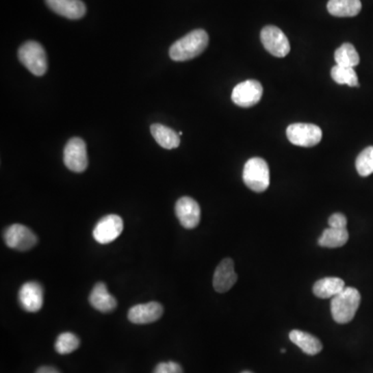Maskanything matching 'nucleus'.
<instances>
[{"mask_svg": "<svg viewBox=\"0 0 373 373\" xmlns=\"http://www.w3.org/2000/svg\"><path fill=\"white\" fill-rule=\"evenodd\" d=\"M209 45V34L203 29L193 30L177 40L170 49L169 55L175 62H187L201 55Z\"/></svg>", "mask_w": 373, "mask_h": 373, "instance_id": "nucleus-1", "label": "nucleus"}, {"mask_svg": "<svg viewBox=\"0 0 373 373\" xmlns=\"http://www.w3.org/2000/svg\"><path fill=\"white\" fill-rule=\"evenodd\" d=\"M361 303V294L354 287H346L332 298L331 312L337 324H348L354 320Z\"/></svg>", "mask_w": 373, "mask_h": 373, "instance_id": "nucleus-2", "label": "nucleus"}, {"mask_svg": "<svg viewBox=\"0 0 373 373\" xmlns=\"http://www.w3.org/2000/svg\"><path fill=\"white\" fill-rule=\"evenodd\" d=\"M243 179L245 185L254 192H265L270 185L269 165L263 159L251 158L244 166Z\"/></svg>", "mask_w": 373, "mask_h": 373, "instance_id": "nucleus-3", "label": "nucleus"}, {"mask_svg": "<svg viewBox=\"0 0 373 373\" xmlns=\"http://www.w3.org/2000/svg\"><path fill=\"white\" fill-rule=\"evenodd\" d=\"M21 64L36 76H43L48 70L47 55L43 46L38 42L28 41L18 51Z\"/></svg>", "mask_w": 373, "mask_h": 373, "instance_id": "nucleus-4", "label": "nucleus"}, {"mask_svg": "<svg viewBox=\"0 0 373 373\" xmlns=\"http://www.w3.org/2000/svg\"><path fill=\"white\" fill-rule=\"evenodd\" d=\"M288 140L298 146L312 147L318 145L322 138V129L313 124L296 123L286 130Z\"/></svg>", "mask_w": 373, "mask_h": 373, "instance_id": "nucleus-5", "label": "nucleus"}, {"mask_svg": "<svg viewBox=\"0 0 373 373\" xmlns=\"http://www.w3.org/2000/svg\"><path fill=\"white\" fill-rule=\"evenodd\" d=\"M64 162L74 172H83L88 168V152L83 139L74 137L68 141L64 147Z\"/></svg>", "mask_w": 373, "mask_h": 373, "instance_id": "nucleus-6", "label": "nucleus"}, {"mask_svg": "<svg viewBox=\"0 0 373 373\" xmlns=\"http://www.w3.org/2000/svg\"><path fill=\"white\" fill-rule=\"evenodd\" d=\"M3 239L8 247L18 251H28L38 244V237L23 224H13L5 229Z\"/></svg>", "mask_w": 373, "mask_h": 373, "instance_id": "nucleus-7", "label": "nucleus"}, {"mask_svg": "<svg viewBox=\"0 0 373 373\" xmlns=\"http://www.w3.org/2000/svg\"><path fill=\"white\" fill-rule=\"evenodd\" d=\"M260 40L269 53L275 57H285L290 51L287 36L276 26H266L260 32Z\"/></svg>", "mask_w": 373, "mask_h": 373, "instance_id": "nucleus-8", "label": "nucleus"}, {"mask_svg": "<svg viewBox=\"0 0 373 373\" xmlns=\"http://www.w3.org/2000/svg\"><path fill=\"white\" fill-rule=\"evenodd\" d=\"M124 229V221L120 216L107 215L103 217L94 227L92 235L100 244H109L116 241Z\"/></svg>", "mask_w": 373, "mask_h": 373, "instance_id": "nucleus-9", "label": "nucleus"}, {"mask_svg": "<svg viewBox=\"0 0 373 373\" xmlns=\"http://www.w3.org/2000/svg\"><path fill=\"white\" fill-rule=\"evenodd\" d=\"M263 86L257 80H246L233 88L231 100L235 105L249 108L259 102L263 97Z\"/></svg>", "mask_w": 373, "mask_h": 373, "instance_id": "nucleus-10", "label": "nucleus"}, {"mask_svg": "<svg viewBox=\"0 0 373 373\" xmlns=\"http://www.w3.org/2000/svg\"><path fill=\"white\" fill-rule=\"evenodd\" d=\"M175 214L185 229H193L198 227L201 216V207L198 203L191 197H181L177 201Z\"/></svg>", "mask_w": 373, "mask_h": 373, "instance_id": "nucleus-11", "label": "nucleus"}, {"mask_svg": "<svg viewBox=\"0 0 373 373\" xmlns=\"http://www.w3.org/2000/svg\"><path fill=\"white\" fill-rule=\"evenodd\" d=\"M19 302L25 311H40L44 304L43 286L36 281L26 282L20 288Z\"/></svg>", "mask_w": 373, "mask_h": 373, "instance_id": "nucleus-12", "label": "nucleus"}, {"mask_svg": "<svg viewBox=\"0 0 373 373\" xmlns=\"http://www.w3.org/2000/svg\"><path fill=\"white\" fill-rule=\"evenodd\" d=\"M163 306L158 302H149L133 306L128 312V318L135 324H147L157 322L163 316Z\"/></svg>", "mask_w": 373, "mask_h": 373, "instance_id": "nucleus-13", "label": "nucleus"}, {"mask_svg": "<svg viewBox=\"0 0 373 373\" xmlns=\"http://www.w3.org/2000/svg\"><path fill=\"white\" fill-rule=\"evenodd\" d=\"M237 280V275L235 271V263L231 258H225L216 269L214 274L213 285L216 292H229Z\"/></svg>", "mask_w": 373, "mask_h": 373, "instance_id": "nucleus-14", "label": "nucleus"}, {"mask_svg": "<svg viewBox=\"0 0 373 373\" xmlns=\"http://www.w3.org/2000/svg\"><path fill=\"white\" fill-rule=\"evenodd\" d=\"M48 7L62 17L77 20L83 17L86 7L81 0H45Z\"/></svg>", "mask_w": 373, "mask_h": 373, "instance_id": "nucleus-15", "label": "nucleus"}, {"mask_svg": "<svg viewBox=\"0 0 373 373\" xmlns=\"http://www.w3.org/2000/svg\"><path fill=\"white\" fill-rule=\"evenodd\" d=\"M90 303L92 308L102 313L112 312L118 306L116 298L109 294L104 282H99L94 286L90 294Z\"/></svg>", "mask_w": 373, "mask_h": 373, "instance_id": "nucleus-16", "label": "nucleus"}, {"mask_svg": "<svg viewBox=\"0 0 373 373\" xmlns=\"http://www.w3.org/2000/svg\"><path fill=\"white\" fill-rule=\"evenodd\" d=\"M290 339L298 346L305 354L314 356L322 352V344L313 335L303 331L294 330L290 333Z\"/></svg>", "mask_w": 373, "mask_h": 373, "instance_id": "nucleus-17", "label": "nucleus"}, {"mask_svg": "<svg viewBox=\"0 0 373 373\" xmlns=\"http://www.w3.org/2000/svg\"><path fill=\"white\" fill-rule=\"evenodd\" d=\"M329 13L335 17H355L362 10L360 0H329Z\"/></svg>", "mask_w": 373, "mask_h": 373, "instance_id": "nucleus-18", "label": "nucleus"}, {"mask_svg": "<svg viewBox=\"0 0 373 373\" xmlns=\"http://www.w3.org/2000/svg\"><path fill=\"white\" fill-rule=\"evenodd\" d=\"M346 288L344 280L337 277H326L318 280L313 286V294L318 298H334Z\"/></svg>", "mask_w": 373, "mask_h": 373, "instance_id": "nucleus-19", "label": "nucleus"}, {"mask_svg": "<svg viewBox=\"0 0 373 373\" xmlns=\"http://www.w3.org/2000/svg\"><path fill=\"white\" fill-rule=\"evenodd\" d=\"M151 132L153 137L160 146L165 149H177L181 144L179 135L172 129L160 124H154L151 126Z\"/></svg>", "mask_w": 373, "mask_h": 373, "instance_id": "nucleus-20", "label": "nucleus"}, {"mask_svg": "<svg viewBox=\"0 0 373 373\" xmlns=\"http://www.w3.org/2000/svg\"><path fill=\"white\" fill-rule=\"evenodd\" d=\"M348 241V229L329 227L324 229L322 237L318 240V245L324 248H339L346 245Z\"/></svg>", "mask_w": 373, "mask_h": 373, "instance_id": "nucleus-21", "label": "nucleus"}, {"mask_svg": "<svg viewBox=\"0 0 373 373\" xmlns=\"http://www.w3.org/2000/svg\"><path fill=\"white\" fill-rule=\"evenodd\" d=\"M335 62L337 66L355 68L360 64V55L354 45L344 43L335 51Z\"/></svg>", "mask_w": 373, "mask_h": 373, "instance_id": "nucleus-22", "label": "nucleus"}, {"mask_svg": "<svg viewBox=\"0 0 373 373\" xmlns=\"http://www.w3.org/2000/svg\"><path fill=\"white\" fill-rule=\"evenodd\" d=\"M332 79L337 84H346L350 88H359L358 75L354 68L348 66H335L331 70Z\"/></svg>", "mask_w": 373, "mask_h": 373, "instance_id": "nucleus-23", "label": "nucleus"}, {"mask_svg": "<svg viewBox=\"0 0 373 373\" xmlns=\"http://www.w3.org/2000/svg\"><path fill=\"white\" fill-rule=\"evenodd\" d=\"M80 346L79 338L73 333H62L55 342V350L60 355H68L75 352Z\"/></svg>", "mask_w": 373, "mask_h": 373, "instance_id": "nucleus-24", "label": "nucleus"}, {"mask_svg": "<svg viewBox=\"0 0 373 373\" xmlns=\"http://www.w3.org/2000/svg\"><path fill=\"white\" fill-rule=\"evenodd\" d=\"M356 168L361 177H366L373 173V146L363 149L357 157Z\"/></svg>", "mask_w": 373, "mask_h": 373, "instance_id": "nucleus-25", "label": "nucleus"}, {"mask_svg": "<svg viewBox=\"0 0 373 373\" xmlns=\"http://www.w3.org/2000/svg\"><path fill=\"white\" fill-rule=\"evenodd\" d=\"M153 373H183L181 365L175 362H163L157 365Z\"/></svg>", "mask_w": 373, "mask_h": 373, "instance_id": "nucleus-26", "label": "nucleus"}, {"mask_svg": "<svg viewBox=\"0 0 373 373\" xmlns=\"http://www.w3.org/2000/svg\"><path fill=\"white\" fill-rule=\"evenodd\" d=\"M346 225H348V219H346L344 214H333L329 218V227H333V229H346Z\"/></svg>", "mask_w": 373, "mask_h": 373, "instance_id": "nucleus-27", "label": "nucleus"}, {"mask_svg": "<svg viewBox=\"0 0 373 373\" xmlns=\"http://www.w3.org/2000/svg\"><path fill=\"white\" fill-rule=\"evenodd\" d=\"M36 373H60V371L57 370L55 367L42 366L36 371Z\"/></svg>", "mask_w": 373, "mask_h": 373, "instance_id": "nucleus-28", "label": "nucleus"}, {"mask_svg": "<svg viewBox=\"0 0 373 373\" xmlns=\"http://www.w3.org/2000/svg\"><path fill=\"white\" fill-rule=\"evenodd\" d=\"M281 352H282V354H284V352H285V350H284V348H282Z\"/></svg>", "mask_w": 373, "mask_h": 373, "instance_id": "nucleus-29", "label": "nucleus"}, {"mask_svg": "<svg viewBox=\"0 0 373 373\" xmlns=\"http://www.w3.org/2000/svg\"><path fill=\"white\" fill-rule=\"evenodd\" d=\"M242 373H252V372H250V371H244V372H242Z\"/></svg>", "mask_w": 373, "mask_h": 373, "instance_id": "nucleus-30", "label": "nucleus"}]
</instances>
